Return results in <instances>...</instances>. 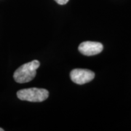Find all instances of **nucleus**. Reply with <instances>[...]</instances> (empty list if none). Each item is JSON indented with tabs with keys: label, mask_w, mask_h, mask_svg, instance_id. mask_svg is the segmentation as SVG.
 <instances>
[{
	"label": "nucleus",
	"mask_w": 131,
	"mask_h": 131,
	"mask_svg": "<svg viewBox=\"0 0 131 131\" xmlns=\"http://www.w3.org/2000/svg\"><path fill=\"white\" fill-rule=\"evenodd\" d=\"M40 66L39 61H34L24 63L15 71L13 78L18 83L28 82L36 77L37 70Z\"/></svg>",
	"instance_id": "nucleus-1"
},
{
	"label": "nucleus",
	"mask_w": 131,
	"mask_h": 131,
	"mask_svg": "<svg viewBox=\"0 0 131 131\" xmlns=\"http://www.w3.org/2000/svg\"><path fill=\"white\" fill-rule=\"evenodd\" d=\"M18 98L21 101H27L30 102H42L49 96V92L42 88H31L20 90L17 92Z\"/></svg>",
	"instance_id": "nucleus-2"
},
{
	"label": "nucleus",
	"mask_w": 131,
	"mask_h": 131,
	"mask_svg": "<svg viewBox=\"0 0 131 131\" xmlns=\"http://www.w3.org/2000/svg\"><path fill=\"white\" fill-rule=\"evenodd\" d=\"M95 77L92 71L83 69H75L71 71L70 78L73 82L77 84H84L90 82Z\"/></svg>",
	"instance_id": "nucleus-3"
},
{
	"label": "nucleus",
	"mask_w": 131,
	"mask_h": 131,
	"mask_svg": "<svg viewBox=\"0 0 131 131\" xmlns=\"http://www.w3.org/2000/svg\"><path fill=\"white\" fill-rule=\"evenodd\" d=\"M103 45L100 42H90L87 41L81 43L78 47L79 51L87 56H92L95 55H98L103 51Z\"/></svg>",
	"instance_id": "nucleus-4"
},
{
	"label": "nucleus",
	"mask_w": 131,
	"mask_h": 131,
	"mask_svg": "<svg viewBox=\"0 0 131 131\" xmlns=\"http://www.w3.org/2000/svg\"><path fill=\"white\" fill-rule=\"evenodd\" d=\"M55 1L56 2L58 5H66V4H67V2H69V0H55Z\"/></svg>",
	"instance_id": "nucleus-5"
},
{
	"label": "nucleus",
	"mask_w": 131,
	"mask_h": 131,
	"mask_svg": "<svg viewBox=\"0 0 131 131\" xmlns=\"http://www.w3.org/2000/svg\"><path fill=\"white\" fill-rule=\"evenodd\" d=\"M0 131H4V129H2V128L0 127Z\"/></svg>",
	"instance_id": "nucleus-6"
}]
</instances>
